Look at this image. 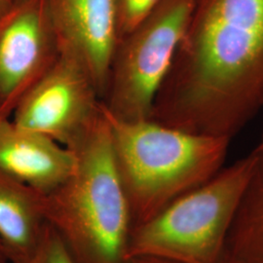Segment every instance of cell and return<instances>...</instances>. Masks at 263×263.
I'll return each instance as SVG.
<instances>
[{
	"instance_id": "1",
	"label": "cell",
	"mask_w": 263,
	"mask_h": 263,
	"mask_svg": "<svg viewBox=\"0 0 263 263\" xmlns=\"http://www.w3.org/2000/svg\"><path fill=\"white\" fill-rule=\"evenodd\" d=\"M263 104V0H195L151 120L232 138Z\"/></svg>"
},
{
	"instance_id": "2",
	"label": "cell",
	"mask_w": 263,
	"mask_h": 263,
	"mask_svg": "<svg viewBox=\"0 0 263 263\" xmlns=\"http://www.w3.org/2000/svg\"><path fill=\"white\" fill-rule=\"evenodd\" d=\"M68 148L73 169L43 194L45 219L78 263H123L134 223L103 103L99 117Z\"/></svg>"
},
{
	"instance_id": "3",
	"label": "cell",
	"mask_w": 263,
	"mask_h": 263,
	"mask_svg": "<svg viewBox=\"0 0 263 263\" xmlns=\"http://www.w3.org/2000/svg\"><path fill=\"white\" fill-rule=\"evenodd\" d=\"M103 110L131 207L134 227L212 179L226 163L231 140L153 121H125Z\"/></svg>"
},
{
	"instance_id": "4",
	"label": "cell",
	"mask_w": 263,
	"mask_h": 263,
	"mask_svg": "<svg viewBox=\"0 0 263 263\" xmlns=\"http://www.w3.org/2000/svg\"><path fill=\"white\" fill-rule=\"evenodd\" d=\"M255 160L253 151L134 227L126 257L153 254L179 263H221Z\"/></svg>"
},
{
	"instance_id": "5",
	"label": "cell",
	"mask_w": 263,
	"mask_h": 263,
	"mask_svg": "<svg viewBox=\"0 0 263 263\" xmlns=\"http://www.w3.org/2000/svg\"><path fill=\"white\" fill-rule=\"evenodd\" d=\"M194 3L195 0H162L148 17L120 38L103 99L107 112L125 121L151 119Z\"/></svg>"
},
{
	"instance_id": "6",
	"label": "cell",
	"mask_w": 263,
	"mask_h": 263,
	"mask_svg": "<svg viewBox=\"0 0 263 263\" xmlns=\"http://www.w3.org/2000/svg\"><path fill=\"white\" fill-rule=\"evenodd\" d=\"M102 103L84 67L60 52L47 72L20 101L11 119L68 148L99 117Z\"/></svg>"
},
{
	"instance_id": "7",
	"label": "cell",
	"mask_w": 263,
	"mask_h": 263,
	"mask_svg": "<svg viewBox=\"0 0 263 263\" xmlns=\"http://www.w3.org/2000/svg\"><path fill=\"white\" fill-rule=\"evenodd\" d=\"M59 53L48 0H15L0 17V119L12 117Z\"/></svg>"
},
{
	"instance_id": "8",
	"label": "cell",
	"mask_w": 263,
	"mask_h": 263,
	"mask_svg": "<svg viewBox=\"0 0 263 263\" xmlns=\"http://www.w3.org/2000/svg\"><path fill=\"white\" fill-rule=\"evenodd\" d=\"M60 52L73 57L102 99L120 40L115 0H48Z\"/></svg>"
},
{
	"instance_id": "9",
	"label": "cell",
	"mask_w": 263,
	"mask_h": 263,
	"mask_svg": "<svg viewBox=\"0 0 263 263\" xmlns=\"http://www.w3.org/2000/svg\"><path fill=\"white\" fill-rule=\"evenodd\" d=\"M74 165L73 153L46 136L0 119V171L46 194L59 187Z\"/></svg>"
},
{
	"instance_id": "10",
	"label": "cell",
	"mask_w": 263,
	"mask_h": 263,
	"mask_svg": "<svg viewBox=\"0 0 263 263\" xmlns=\"http://www.w3.org/2000/svg\"><path fill=\"white\" fill-rule=\"evenodd\" d=\"M42 198L43 193L0 171V244L9 263L25 260L45 234Z\"/></svg>"
},
{
	"instance_id": "11",
	"label": "cell",
	"mask_w": 263,
	"mask_h": 263,
	"mask_svg": "<svg viewBox=\"0 0 263 263\" xmlns=\"http://www.w3.org/2000/svg\"><path fill=\"white\" fill-rule=\"evenodd\" d=\"M254 151V170L236 210L224 254L240 263H263V151Z\"/></svg>"
},
{
	"instance_id": "12",
	"label": "cell",
	"mask_w": 263,
	"mask_h": 263,
	"mask_svg": "<svg viewBox=\"0 0 263 263\" xmlns=\"http://www.w3.org/2000/svg\"><path fill=\"white\" fill-rule=\"evenodd\" d=\"M19 263H78L62 238L48 224L36 249Z\"/></svg>"
},
{
	"instance_id": "13",
	"label": "cell",
	"mask_w": 263,
	"mask_h": 263,
	"mask_svg": "<svg viewBox=\"0 0 263 263\" xmlns=\"http://www.w3.org/2000/svg\"><path fill=\"white\" fill-rule=\"evenodd\" d=\"M120 38L148 17L162 0H115Z\"/></svg>"
},
{
	"instance_id": "14",
	"label": "cell",
	"mask_w": 263,
	"mask_h": 263,
	"mask_svg": "<svg viewBox=\"0 0 263 263\" xmlns=\"http://www.w3.org/2000/svg\"><path fill=\"white\" fill-rule=\"evenodd\" d=\"M123 263H179L166 257L153 254H134L125 258Z\"/></svg>"
},
{
	"instance_id": "15",
	"label": "cell",
	"mask_w": 263,
	"mask_h": 263,
	"mask_svg": "<svg viewBox=\"0 0 263 263\" xmlns=\"http://www.w3.org/2000/svg\"><path fill=\"white\" fill-rule=\"evenodd\" d=\"M13 2L14 0H0V17L10 9Z\"/></svg>"
},
{
	"instance_id": "16",
	"label": "cell",
	"mask_w": 263,
	"mask_h": 263,
	"mask_svg": "<svg viewBox=\"0 0 263 263\" xmlns=\"http://www.w3.org/2000/svg\"><path fill=\"white\" fill-rule=\"evenodd\" d=\"M0 263H9L1 244H0Z\"/></svg>"
},
{
	"instance_id": "17",
	"label": "cell",
	"mask_w": 263,
	"mask_h": 263,
	"mask_svg": "<svg viewBox=\"0 0 263 263\" xmlns=\"http://www.w3.org/2000/svg\"><path fill=\"white\" fill-rule=\"evenodd\" d=\"M261 109L263 110V104H262V107H261ZM254 151H263V132H262V135H261V138H260V141H259V143L257 144V146L255 147V149Z\"/></svg>"
},
{
	"instance_id": "18",
	"label": "cell",
	"mask_w": 263,
	"mask_h": 263,
	"mask_svg": "<svg viewBox=\"0 0 263 263\" xmlns=\"http://www.w3.org/2000/svg\"><path fill=\"white\" fill-rule=\"evenodd\" d=\"M221 263H240V262H237V261H234V260H232V259H228V258H223L222 259V261H221Z\"/></svg>"
},
{
	"instance_id": "19",
	"label": "cell",
	"mask_w": 263,
	"mask_h": 263,
	"mask_svg": "<svg viewBox=\"0 0 263 263\" xmlns=\"http://www.w3.org/2000/svg\"><path fill=\"white\" fill-rule=\"evenodd\" d=\"M14 1H15V0H14Z\"/></svg>"
}]
</instances>
